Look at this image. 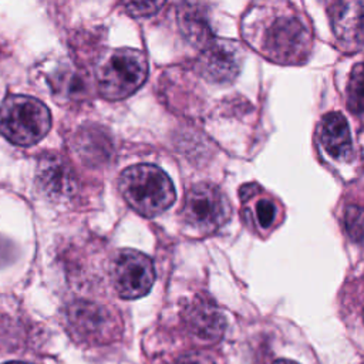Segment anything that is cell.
<instances>
[{
    "label": "cell",
    "instance_id": "52a82bcc",
    "mask_svg": "<svg viewBox=\"0 0 364 364\" xmlns=\"http://www.w3.org/2000/svg\"><path fill=\"white\" fill-rule=\"evenodd\" d=\"M242 67V50L237 43L222 38H210L196 60L199 74L215 84L232 82Z\"/></svg>",
    "mask_w": 364,
    "mask_h": 364
},
{
    "label": "cell",
    "instance_id": "3957f363",
    "mask_svg": "<svg viewBox=\"0 0 364 364\" xmlns=\"http://www.w3.org/2000/svg\"><path fill=\"white\" fill-rule=\"evenodd\" d=\"M148 77V61L135 48H115L102 54L95 68L98 92L111 101L132 95Z\"/></svg>",
    "mask_w": 364,
    "mask_h": 364
},
{
    "label": "cell",
    "instance_id": "e0dca14e",
    "mask_svg": "<svg viewBox=\"0 0 364 364\" xmlns=\"http://www.w3.org/2000/svg\"><path fill=\"white\" fill-rule=\"evenodd\" d=\"M165 0H122L128 14L134 17H149L161 10Z\"/></svg>",
    "mask_w": 364,
    "mask_h": 364
},
{
    "label": "cell",
    "instance_id": "ba28073f",
    "mask_svg": "<svg viewBox=\"0 0 364 364\" xmlns=\"http://www.w3.org/2000/svg\"><path fill=\"white\" fill-rule=\"evenodd\" d=\"M328 18L341 48L354 53L364 47V0H330Z\"/></svg>",
    "mask_w": 364,
    "mask_h": 364
},
{
    "label": "cell",
    "instance_id": "ac0fdd59",
    "mask_svg": "<svg viewBox=\"0 0 364 364\" xmlns=\"http://www.w3.org/2000/svg\"><path fill=\"white\" fill-rule=\"evenodd\" d=\"M273 364H297L296 361H291V360H277L276 363Z\"/></svg>",
    "mask_w": 364,
    "mask_h": 364
},
{
    "label": "cell",
    "instance_id": "4fadbf2b",
    "mask_svg": "<svg viewBox=\"0 0 364 364\" xmlns=\"http://www.w3.org/2000/svg\"><path fill=\"white\" fill-rule=\"evenodd\" d=\"M178 21L181 31L192 46L202 48L212 38L208 18L198 4H182L178 10Z\"/></svg>",
    "mask_w": 364,
    "mask_h": 364
},
{
    "label": "cell",
    "instance_id": "5b68a950",
    "mask_svg": "<svg viewBox=\"0 0 364 364\" xmlns=\"http://www.w3.org/2000/svg\"><path fill=\"white\" fill-rule=\"evenodd\" d=\"M230 203L226 195L210 182L192 185L183 200L182 220L199 235L219 230L230 218Z\"/></svg>",
    "mask_w": 364,
    "mask_h": 364
},
{
    "label": "cell",
    "instance_id": "ffe728a7",
    "mask_svg": "<svg viewBox=\"0 0 364 364\" xmlns=\"http://www.w3.org/2000/svg\"><path fill=\"white\" fill-rule=\"evenodd\" d=\"M363 317H364V309H363Z\"/></svg>",
    "mask_w": 364,
    "mask_h": 364
},
{
    "label": "cell",
    "instance_id": "5bb4252c",
    "mask_svg": "<svg viewBox=\"0 0 364 364\" xmlns=\"http://www.w3.org/2000/svg\"><path fill=\"white\" fill-rule=\"evenodd\" d=\"M347 104L355 115L364 118V61L351 70L347 84Z\"/></svg>",
    "mask_w": 364,
    "mask_h": 364
},
{
    "label": "cell",
    "instance_id": "8fae6325",
    "mask_svg": "<svg viewBox=\"0 0 364 364\" xmlns=\"http://www.w3.org/2000/svg\"><path fill=\"white\" fill-rule=\"evenodd\" d=\"M317 138L324 152L334 161L346 162L351 159L353 141L348 124L343 114H326L317 127Z\"/></svg>",
    "mask_w": 364,
    "mask_h": 364
},
{
    "label": "cell",
    "instance_id": "d6986e66",
    "mask_svg": "<svg viewBox=\"0 0 364 364\" xmlns=\"http://www.w3.org/2000/svg\"><path fill=\"white\" fill-rule=\"evenodd\" d=\"M4 364H30V363H24V361H10V363H4Z\"/></svg>",
    "mask_w": 364,
    "mask_h": 364
},
{
    "label": "cell",
    "instance_id": "9a60e30c",
    "mask_svg": "<svg viewBox=\"0 0 364 364\" xmlns=\"http://www.w3.org/2000/svg\"><path fill=\"white\" fill-rule=\"evenodd\" d=\"M253 205V218L260 229H270L279 216V205L270 196H257L255 198Z\"/></svg>",
    "mask_w": 364,
    "mask_h": 364
},
{
    "label": "cell",
    "instance_id": "30bf717a",
    "mask_svg": "<svg viewBox=\"0 0 364 364\" xmlns=\"http://www.w3.org/2000/svg\"><path fill=\"white\" fill-rule=\"evenodd\" d=\"M188 333L199 343H216L225 330L226 320L220 309L206 297H196L183 310Z\"/></svg>",
    "mask_w": 364,
    "mask_h": 364
},
{
    "label": "cell",
    "instance_id": "2e32d148",
    "mask_svg": "<svg viewBox=\"0 0 364 364\" xmlns=\"http://www.w3.org/2000/svg\"><path fill=\"white\" fill-rule=\"evenodd\" d=\"M344 223L348 236L357 243H364V206L350 205L344 212Z\"/></svg>",
    "mask_w": 364,
    "mask_h": 364
},
{
    "label": "cell",
    "instance_id": "7a4b0ae2",
    "mask_svg": "<svg viewBox=\"0 0 364 364\" xmlns=\"http://www.w3.org/2000/svg\"><path fill=\"white\" fill-rule=\"evenodd\" d=\"M118 185L125 202L145 218L162 213L175 200L172 181L156 165L139 164L124 169Z\"/></svg>",
    "mask_w": 364,
    "mask_h": 364
},
{
    "label": "cell",
    "instance_id": "9c48e42d",
    "mask_svg": "<svg viewBox=\"0 0 364 364\" xmlns=\"http://www.w3.org/2000/svg\"><path fill=\"white\" fill-rule=\"evenodd\" d=\"M36 186L48 200L63 202L77 192V179L60 155L46 154L37 162Z\"/></svg>",
    "mask_w": 364,
    "mask_h": 364
},
{
    "label": "cell",
    "instance_id": "277c9868",
    "mask_svg": "<svg viewBox=\"0 0 364 364\" xmlns=\"http://www.w3.org/2000/svg\"><path fill=\"white\" fill-rule=\"evenodd\" d=\"M51 128V114L37 98L9 95L0 104V134L16 145L28 146L41 141Z\"/></svg>",
    "mask_w": 364,
    "mask_h": 364
},
{
    "label": "cell",
    "instance_id": "6da1fadb",
    "mask_svg": "<svg viewBox=\"0 0 364 364\" xmlns=\"http://www.w3.org/2000/svg\"><path fill=\"white\" fill-rule=\"evenodd\" d=\"M240 27L245 41L272 63L300 64L310 55L311 30L287 0H255Z\"/></svg>",
    "mask_w": 364,
    "mask_h": 364
},
{
    "label": "cell",
    "instance_id": "7c38bea8",
    "mask_svg": "<svg viewBox=\"0 0 364 364\" xmlns=\"http://www.w3.org/2000/svg\"><path fill=\"white\" fill-rule=\"evenodd\" d=\"M68 318L71 327L81 333L84 338L91 337L92 340H100L105 338L104 334L107 338L114 334V316L104 306L78 301L71 306Z\"/></svg>",
    "mask_w": 364,
    "mask_h": 364
},
{
    "label": "cell",
    "instance_id": "8992f818",
    "mask_svg": "<svg viewBox=\"0 0 364 364\" xmlns=\"http://www.w3.org/2000/svg\"><path fill=\"white\" fill-rule=\"evenodd\" d=\"M111 277L119 297L138 299L145 296L155 282L154 263L138 250L124 249L115 256Z\"/></svg>",
    "mask_w": 364,
    "mask_h": 364
}]
</instances>
